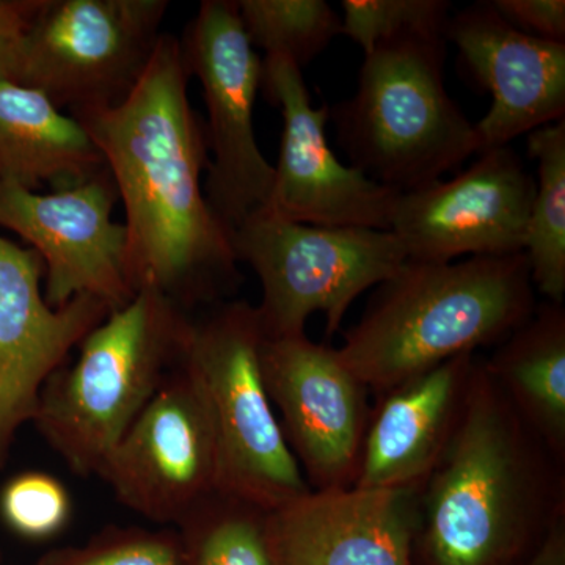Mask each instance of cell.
Listing matches in <instances>:
<instances>
[{
    "label": "cell",
    "instance_id": "ac0fdd59",
    "mask_svg": "<svg viewBox=\"0 0 565 565\" xmlns=\"http://www.w3.org/2000/svg\"><path fill=\"white\" fill-rule=\"evenodd\" d=\"M475 362V353H465L377 394L353 487L423 484L455 430Z\"/></svg>",
    "mask_w": 565,
    "mask_h": 565
},
{
    "label": "cell",
    "instance_id": "7c38bea8",
    "mask_svg": "<svg viewBox=\"0 0 565 565\" xmlns=\"http://www.w3.org/2000/svg\"><path fill=\"white\" fill-rule=\"evenodd\" d=\"M118 202L109 170L40 193L0 181V226L17 233L44 264V299L63 307L92 296L120 308L132 299L126 277V230L111 217Z\"/></svg>",
    "mask_w": 565,
    "mask_h": 565
},
{
    "label": "cell",
    "instance_id": "4fadbf2b",
    "mask_svg": "<svg viewBox=\"0 0 565 565\" xmlns=\"http://www.w3.org/2000/svg\"><path fill=\"white\" fill-rule=\"evenodd\" d=\"M534 195L520 156L509 145L489 148L452 180L399 193L390 232L411 262L523 253Z\"/></svg>",
    "mask_w": 565,
    "mask_h": 565
},
{
    "label": "cell",
    "instance_id": "e0dca14e",
    "mask_svg": "<svg viewBox=\"0 0 565 565\" xmlns=\"http://www.w3.org/2000/svg\"><path fill=\"white\" fill-rule=\"evenodd\" d=\"M416 489L322 490L273 511L280 565H412Z\"/></svg>",
    "mask_w": 565,
    "mask_h": 565
},
{
    "label": "cell",
    "instance_id": "52a82bcc",
    "mask_svg": "<svg viewBox=\"0 0 565 565\" xmlns=\"http://www.w3.org/2000/svg\"><path fill=\"white\" fill-rule=\"evenodd\" d=\"M237 262L263 288L256 307L266 338L305 334L308 318L326 315V334L340 330L356 297L392 278L407 262L392 232L305 225L253 212L232 232Z\"/></svg>",
    "mask_w": 565,
    "mask_h": 565
},
{
    "label": "cell",
    "instance_id": "484cf974",
    "mask_svg": "<svg viewBox=\"0 0 565 565\" xmlns=\"http://www.w3.org/2000/svg\"><path fill=\"white\" fill-rule=\"evenodd\" d=\"M73 514L71 494L61 479L46 471L14 476L0 492V515L13 533L44 541L62 533Z\"/></svg>",
    "mask_w": 565,
    "mask_h": 565
},
{
    "label": "cell",
    "instance_id": "8992f818",
    "mask_svg": "<svg viewBox=\"0 0 565 565\" xmlns=\"http://www.w3.org/2000/svg\"><path fill=\"white\" fill-rule=\"evenodd\" d=\"M266 334L245 300L192 322L184 363L199 381L218 455V490L277 511L310 492L264 385Z\"/></svg>",
    "mask_w": 565,
    "mask_h": 565
},
{
    "label": "cell",
    "instance_id": "5bb4252c",
    "mask_svg": "<svg viewBox=\"0 0 565 565\" xmlns=\"http://www.w3.org/2000/svg\"><path fill=\"white\" fill-rule=\"evenodd\" d=\"M262 88L281 110L280 156L262 210L305 225L390 232L399 192L338 161L326 126L330 107H315L302 70L281 57H264Z\"/></svg>",
    "mask_w": 565,
    "mask_h": 565
},
{
    "label": "cell",
    "instance_id": "277c9868",
    "mask_svg": "<svg viewBox=\"0 0 565 565\" xmlns=\"http://www.w3.org/2000/svg\"><path fill=\"white\" fill-rule=\"evenodd\" d=\"M192 322L166 294L139 289L84 338L76 362L52 375L33 424L74 475L98 473L184 360Z\"/></svg>",
    "mask_w": 565,
    "mask_h": 565
},
{
    "label": "cell",
    "instance_id": "2e32d148",
    "mask_svg": "<svg viewBox=\"0 0 565 565\" xmlns=\"http://www.w3.org/2000/svg\"><path fill=\"white\" fill-rule=\"evenodd\" d=\"M444 35L492 95V107L475 125L481 151L564 120L565 44L516 31L489 0L449 17Z\"/></svg>",
    "mask_w": 565,
    "mask_h": 565
},
{
    "label": "cell",
    "instance_id": "8fae6325",
    "mask_svg": "<svg viewBox=\"0 0 565 565\" xmlns=\"http://www.w3.org/2000/svg\"><path fill=\"white\" fill-rule=\"evenodd\" d=\"M264 385L286 444L316 492L355 486L367 393L337 349L307 337L264 338Z\"/></svg>",
    "mask_w": 565,
    "mask_h": 565
},
{
    "label": "cell",
    "instance_id": "83f0119b",
    "mask_svg": "<svg viewBox=\"0 0 565 565\" xmlns=\"http://www.w3.org/2000/svg\"><path fill=\"white\" fill-rule=\"evenodd\" d=\"M44 0H0V79L17 82L25 41Z\"/></svg>",
    "mask_w": 565,
    "mask_h": 565
},
{
    "label": "cell",
    "instance_id": "f1b7e54d",
    "mask_svg": "<svg viewBox=\"0 0 565 565\" xmlns=\"http://www.w3.org/2000/svg\"><path fill=\"white\" fill-rule=\"evenodd\" d=\"M527 565H565V520H561Z\"/></svg>",
    "mask_w": 565,
    "mask_h": 565
},
{
    "label": "cell",
    "instance_id": "7a4b0ae2",
    "mask_svg": "<svg viewBox=\"0 0 565 565\" xmlns=\"http://www.w3.org/2000/svg\"><path fill=\"white\" fill-rule=\"evenodd\" d=\"M565 520V463L476 356L459 419L416 493L412 565H527Z\"/></svg>",
    "mask_w": 565,
    "mask_h": 565
},
{
    "label": "cell",
    "instance_id": "3957f363",
    "mask_svg": "<svg viewBox=\"0 0 565 565\" xmlns=\"http://www.w3.org/2000/svg\"><path fill=\"white\" fill-rule=\"evenodd\" d=\"M535 307L525 252L407 259L379 285L337 353L377 396L456 356L503 343Z\"/></svg>",
    "mask_w": 565,
    "mask_h": 565
},
{
    "label": "cell",
    "instance_id": "9a60e30c",
    "mask_svg": "<svg viewBox=\"0 0 565 565\" xmlns=\"http://www.w3.org/2000/svg\"><path fill=\"white\" fill-rule=\"evenodd\" d=\"M43 277L39 253L0 236V468L21 427L35 419L52 375L114 310L92 296L52 308Z\"/></svg>",
    "mask_w": 565,
    "mask_h": 565
},
{
    "label": "cell",
    "instance_id": "9c48e42d",
    "mask_svg": "<svg viewBox=\"0 0 565 565\" xmlns=\"http://www.w3.org/2000/svg\"><path fill=\"white\" fill-rule=\"evenodd\" d=\"M180 43L207 110L204 195L232 234L262 210L273 189L274 166L259 150L253 125L263 61L247 39L236 0H204Z\"/></svg>",
    "mask_w": 565,
    "mask_h": 565
},
{
    "label": "cell",
    "instance_id": "5b68a950",
    "mask_svg": "<svg viewBox=\"0 0 565 565\" xmlns=\"http://www.w3.org/2000/svg\"><path fill=\"white\" fill-rule=\"evenodd\" d=\"M444 35H407L364 55L359 87L330 109L351 167L403 193L481 152L473 122L445 88Z\"/></svg>",
    "mask_w": 565,
    "mask_h": 565
},
{
    "label": "cell",
    "instance_id": "30bf717a",
    "mask_svg": "<svg viewBox=\"0 0 565 565\" xmlns=\"http://www.w3.org/2000/svg\"><path fill=\"white\" fill-rule=\"evenodd\" d=\"M99 478L118 503L178 527L218 492V455L199 381L182 363L110 449Z\"/></svg>",
    "mask_w": 565,
    "mask_h": 565
},
{
    "label": "cell",
    "instance_id": "cb8c5ba5",
    "mask_svg": "<svg viewBox=\"0 0 565 565\" xmlns=\"http://www.w3.org/2000/svg\"><path fill=\"white\" fill-rule=\"evenodd\" d=\"M341 7V33L360 44L364 55L401 36L444 35L451 17L446 0H343Z\"/></svg>",
    "mask_w": 565,
    "mask_h": 565
},
{
    "label": "cell",
    "instance_id": "d4e9b609",
    "mask_svg": "<svg viewBox=\"0 0 565 565\" xmlns=\"http://www.w3.org/2000/svg\"><path fill=\"white\" fill-rule=\"evenodd\" d=\"M35 565H182L177 527L109 526L87 544L63 546Z\"/></svg>",
    "mask_w": 565,
    "mask_h": 565
},
{
    "label": "cell",
    "instance_id": "d6986e66",
    "mask_svg": "<svg viewBox=\"0 0 565 565\" xmlns=\"http://www.w3.org/2000/svg\"><path fill=\"white\" fill-rule=\"evenodd\" d=\"M104 169L102 152L76 118L43 92L0 79V181L58 189Z\"/></svg>",
    "mask_w": 565,
    "mask_h": 565
},
{
    "label": "cell",
    "instance_id": "ba28073f",
    "mask_svg": "<svg viewBox=\"0 0 565 565\" xmlns=\"http://www.w3.org/2000/svg\"><path fill=\"white\" fill-rule=\"evenodd\" d=\"M169 9L167 0H44L17 82L71 117L117 106L150 63Z\"/></svg>",
    "mask_w": 565,
    "mask_h": 565
},
{
    "label": "cell",
    "instance_id": "603a6c76",
    "mask_svg": "<svg viewBox=\"0 0 565 565\" xmlns=\"http://www.w3.org/2000/svg\"><path fill=\"white\" fill-rule=\"evenodd\" d=\"M253 50L307 65L341 33V17L326 0H236Z\"/></svg>",
    "mask_w": 565,
    "mask_h": 565
},
{
    "label": "cell",
    "instance_id": "4316f807",
    "mask_svg": "<svg viewBox=\"0 0 565 565\" xmlns=\"http://www.w3.org/2000/svg\"><path fill=\"white\" fill-rule=\"evenodd\" d=\"M493 9L516 31L565 44L564 0H490Z\"/></svg>",
    "mask_w": 565,
    "mask_h": 565
},
{
    "label": "cell",
    "instance_id": "44dd1931",
    "mask_svg": "<svg viewBox=\"0 0 565 565\" xmlns=\"http://www.w3.org/2000/svg\"><path fill=\"white\" fill-rule=\"evenodd\" d=\"M537 182L527 223L525 253L534 288L550 302L565 296V120L527 136Z\"/></svg>",
    "mask_w": 565,
    "mask_h": 565
},
{
    "label": "cell",
    "instance_id": "ffe728a7",
    "mask_svg": "<svg viewBox=\"0 0 565 565\" xmlns=\"http://www.w3.org/2000/svg\"><path fill=\"white\" fill-rule=\"evenodd\" d=\"M484 364L516 414L565 463L564 302L537 305Z\"/></svg>",
    "mask_w": 565,
    "mask_h": 565
},
{
    "label": "cell",
    "instance_id": "7402d4cb",
    "mask_svg": "<svg viewBox=\"0 0 565 565\" xmlns=\"http://www.w3.org/2000/svg\"><path fill=\"white\" fill-rule=\"evenodd\" d=\"M270 519L269 509L218 490L177 527L182 565H280Z\"/></svg>",
    "mask_w": 565,
    "mask_h": 565
},
{
    "label": "cell",
    "instance_id": "6da1fadb",
    "mask_svg": "<svg viewBox=\"0 0 565 565\" xmlns=\"http://www.w3.org/2000/svg\"><path fill=\"white\" fill-rule=\"evenodd\" d=\"M177 36L162 33L132 92L107 109L73 115L102 152L125 206L126 277L181 305L236 289L232 234L207 204L206 131L189 102Z\"/></svg>",
    "mask_w": 565,
    "mask_h": 565
}]
</instances>
